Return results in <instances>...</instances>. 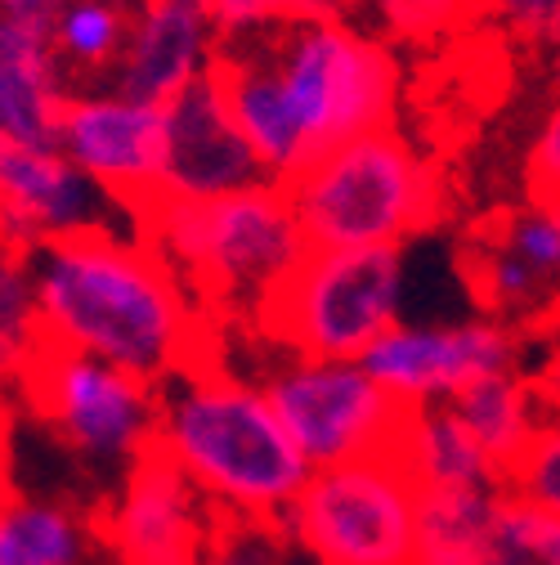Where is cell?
<instances>
[{"mask_svg":"<svg viewBox=\"0 0 560 565\" xmlns=\"http://www.w3.org/2000/svg\"><path fill=\"white\" fill-rule=\"evenodd\" d=\"M158 449L225 521L278 525L314 471L265 386L234 373L220 355L162 382Z\"/></svg>","mask_w":560,"mask_h":565,"instance_id":"obj_2","label":"cell"},{"mask_svg":"<svg viewBox=\"0 0 560 565\" xmlns=\"http://www.w3.org/2000/svg\"><path fill=\"white\" fill-rule=\"evenodd\" d=\"M23 404L82 462L126 471L158 445L162 386L82 350L45 345L19 377Z\"/></svg>","mask_w":560,"mask_h":565,"instance_id":"obj_8","label":"cell"},{"mask_svg":"<svg viewBox=\"0 0 560 565\" xmlns=\"http://www.w3.org/2000/svg\"><path fill=\"white\" fill-rule=\"evenodd\" d=\"M507 489H422L412 565H534L503 530Z\"/></svg>","mask_w":560,"mask_h":565,"instance_id":"obj_18","label":"cell"},{"mask_svg":"<svg viewBox=\"0 0 560 565\" xmlns=\"http://www.w3.org/2000/svg\"><path fill=\"white\" fill-rule=\"evenodd\" d=\"M503 530L534 556V565H560V512H542L520 499H503Z\"/></svg>","mask_w":560,"mask_h":565,"instance_id":"obj_29","label":"cell"},{"mask_svg":"<svg viewBox=\"0 0 560 565\" xmlns=\"http://www.w3.org/2000/svg\"><path fill=\"white\" fill-rule=\"evenodd\" d=\"M220 45L225 41L206 10L180 6V0H134L130 36L108 86L130 99L166 108L189 86L216 73Z\"/></svg>","mask_w":560,"mask_h":565,"instance_id":"obj_16","label":"cell"},{"mask_svg":"<svg viewBox=\"0 0 560 565\" xmlns=\"http://www.w3.org/2000/svg\"><path fill=\"white\" fill-rule=\"evenodd\" d=\"M10 445H14V408L0 386V480H10Z\"/></svg>","mask_w":560,"mask_h":565,"instance_id":"obj_32","label":"cell"},{"mask_svg":"<svg viewBox=\"0 0 560 565\" xmlns=\"http://www.w3.org/2000/svg\"><path fill=\"white\" fill-rule=\"evenodd\" d=\"M63 0H0V19H19V23H50L58 14Z\"/></svg>","mask_w":560,"mask_h":565,"instance_id":"obj_31","label":"cell"},{"mask_svg":"<svg viewBox=\"0 0 560 565\" xmlns=\"http://www.w3.org/2000/svg\"><path fill=\"white\" fill-rule=\"evenodd\" d=\"M453 413L462 417V427L484 445V454L503 471H511L525 458V449L534 445V436L547 427L542 395H538L534 377H525L520 369L466 386L453 399Z\"/></svg>","mask_w":560,"mask_h":565,"instance_id":"obj_21","label":"cell"},{"mask_svg":"<svg viewBox=\"0 0 560 565\" xmlns=\"http://www.w3.org/2000/svg\"><path fill=\"white\" fill-rule=\"evenodd\" d=\"M390 454L403 462L417 489H507V471L462 427L453 404L408 408Z\"/></svg>","mask_w":560,"mask_h":565,"instance_id":"obj_19","label":"cell"},{"mask_svg":"<svg viewBox=\"0 0 560 565\" xmlns=\"http://www.w3.org/2000/svg\"><path fill=\"white\" fill-rule=\"evenodd\" d=\"M534 386L542 395V408H547V422H560V341L551 345L547 364L534 373Z\"/></svg>","mask_w":560,"mask_h":565,"instance_id":"obj_30","label":"cell"},{"mask_svg":"<svg viewBox=\"0 0 560 565\" xmlns=\"http://www.w3.org/2000/svg\"><path fill=\"white\" fill-rule=\"evenodd\" d=\"M403 315V247H310L256 337L310 360H364Z\"/></svg>","mask_w":560,"mask_h":565,"instance_id":"obj_6","label":"cell"},{"mask_svg":"<svg viewBox=\"0 0 560 565\" xmlns=\"http://www.w3.org/2000/svg\"><path fill=\"white\" fill-rule=\"evenodd\" d=\"M462 278L488 319L542 323L560 315V206L525 202L462 243Z\"/></svg>","mask_w":560,"mask_h":565,"instance_id":"obj_13","label":"cell"},{"mask_svg":"<svg viewBox=\"0 0 560 565\" xmlns=\"http://www.w3.org/2000/svg\"><path fill=\"white\" fill-rule=\"evenodd\" d=\"M288 189L310 247H403L444 221L440 167L395 126L327 149Z\"/></svg>","mask_w":560,"mask_h":565,"instance_id":"obj_5","label":"cell"},{"mask_svg":"<svg viewBox=\"0 0 560 565\" xmlns=\"http://www.w3.org/2000/svg\"><path fill=\"white\" fill-rule=\"evenodd\" d=\"M238 45L256 54L310 162L345 139L386 130L395 121L403 86L399 58L381 36L359 32L349 19L288 23Z\"/></svg>","mask_w":560,"mask_h":565,"instance_id":"obj_4","label":"cell"},{"mask_svg":"<svg viewBox=\"0 0 560 565\" xmlns=\"http://www.w3.org/2000/svg\"><path fill=\"white\" fill-rule=\"evenodd\" d=\"M95 543V516L0 480V565H86Z\"/></svg>","mask_w":560,"mask_h":565,"instance_id":"obj_20","label":"cell"},{"mask_svg":"<svg viewBox=\"0 0 560 565\" xmlns=\"http://www.w3.org/2000/svg\"><path fill=\"white\" fill-rule=\"evenodd\" d=\"M260 386L310 467L390 454L408 417L359 360H310L278 350Z\"/></svg>","mask_w":560,"mask_h":565,"instance_id":"obj_9","label":"cell"},{"mask_svg":"<svg viewBox=\"0 0 560 565\" xmlns=\"http://www.w3.org/2000/svg\"><path fill=\"white\" fill-rule=\"evenodd\" d=\"M525 193L529 202L560 206V99L538 117L525 149Z\"/></svg>","mask_w":560,"mask_h":565,"instance_id":"obj_28","label":"cell"},{"mask_svg":"<svg viewBox=\"0 0 560 565\" xmlns=\"http://www.w3.org/2000/svg\"><path fill=\"white\" fill-rule=\"evenodd\" d=\"M403 408L453 404L466 386L520 369V328L503 319L395 323L359 360Z\"/></svg>","mask_w":560,"mask_h":565,"instance_id":"obj_11","label":"cell"},{"mask_svg":"<svg viewBox=\"0 0 560 565\" xmlns=\"http://www.w3.org/2000/svg\"><path fill=\"white\" fill-rule=\"evenodd\" d=\"M225 516L153 445L121 471L112 499L95 512V539L112 565H202Z\"/></svg>","mask_w":560,"mask_h":565,"instance_id":"obj_10","label":"cell"},{"mask_svg":"<svg viewBox=\"0 0 560 565\" xmlns=\"http://www.w3.org/2000/svg\"><path fill=\"white\" fill-rule=\"evenodd\" d=\"M390 41L435 45L480 23V0H368Z\"/></svg>","mask_w":560,"mask_h":565,"instance_id":"obj_24","label":"cell"},{"mask_svg":"<svg viewBox=\"0 0 560 565\" xmlns=\"http://www.w3.org/2000/svg\"><path fill=\"white\" fill-rule=\"evenodd\" d=\"M73 99L50 23L0 19V121L23 145H58V121Z\"/></svg>","mask_w":560,"mask_h":565,"instance_id":"obj_17","label":"cell"},{"mask_svg":"<svg viewBox=\"0 0 560 565\" xmlns=\"http://www.w3.org/2000/svg\"><path fill=\"white\" fill-rule=\"evenodd\" d=\"M260 180H269V175H265L260 158L251 153L216 73L166 104L162 198L202 202V198H220V193H234V189H247Z\"/></svg>","mask_w":560,"mask_h":565,"instance_id":"obj_15","label":"cell"},{"mask_svg":"<svg viewBox=\"0 0 560 565\" xmlns=\"http://www.w3.org/2000/svg\"><path fill=\"white\" fill-rule=\"evenodd\" d=\"M144 238L225 332L251 323L310 256L292 189L260 180L220 198H158L134 216Z\"/></svg>","mask_w":560,"mask_h":565,"instance_id":"obj_3","label":"cell"},{"mask_svg":"<svg viewBox=\"0 0 560 565\" xmlns=\"http://www.w3.org/2000/svg\"><path fill=\"white\" fill-rule=\"evenodd\" d=\"M121 221L134 225L58 145H0V238L36 252L41 243Z\"/></svg>","mask_w":560,"mask_h":565,"instance_id":"obj_14","label":"cell"},{"mask_svg":"<svg viewBox=\"0 0 560 565\" xmlns=\"http://www.w3.org/2000/svg\"><path fill=\"white\" fill-rule=\"evenodd\" d=\"M180 6H197V10H206V0H180Z\"/></svg>","mask_w":560,"mask_h":565,"instance_id":"obj_34","label":"cell"},{"mask_svg":"<svg viewBox=\"0 0 560 565\" xmlns=\"http://www.w3.org/2000/svg\"><path fill=\"white\" fill-rule=\"evenodd\" d=\"M45 350L32 252L0 238V386H19L28 364Z\"/></svg>","mask_w":560,"mask_h":565,"instance_id":"obj_23","label":"cell"},{"mask_svg":"<svg viewBox=\"0 0 560 565\" xmlns=\"http://www.w3.org/2000/svg\"><path fill=\"white\" fill-rule=\"evenodd\" d=\"M480 23L529 50H560V0H480Z\"/></svg>","mask_w":560,"mask_h":565,"instance_id":"obj_26","label":"cell"},{"mask_svg":"<svg viewBox=\"0 0 560 565\" xmlns=\"http://www.w3.org/2000/svg\"><path fill=\"white\" fill-rule=\"evenodd\" d=\"M45 345L82 350L149 382L216 360L225 328L134 230H86L32 252Z\"/></svg>","mask_w":560,"mask_h":565,"instance_id":"obj_1","label":"cell"},{"mask_svg":"<svg viewBox=\"0 0 560 565\" xmlns=\"http://www.w3.org/2000/svg\"><path fill=\"white\" fill-rule=\"evenodd\" d=\"M58 149L134 221L162 198L166 108L130 99L112 86L73 90L58 121Z\"/></svg>","mask_w":560,"mask_h":565,"instance_id":"obj_12","label":"cell"},{"mask_svg":"<svg viewBox=\"0 0 560 565\" xmlns=\"http://www.w3.org/2000/svg\"><path fill=\"white\" fill-rule=\"evenodd\" d=\"M292 10H297V0H206V14H212L225 45L256 41V36L288 28Z\"/></svg>","mask_w":560,"mask_h":565,"instance_id":"obj_27","label":"cell"},{"mask_svg":"<svg viewBox=\"0 0 560 565\" xmlns=\"http://www.w3.org/2000/svg\"><path fill=\"white\" fill-rule=\"evenodd\" d=\"M6 139H10V135H6V121H0V145H6Z\"/></svg>","mask_w":560,"mask_h":565,"instance_id":"obj_35","label":"cell"},{"mask_svg":"<svg viewBox=\"0 0 560 565\" xmlns=\"http://www.w3.org/2000/svg\"><path fill=\"white\" fill-rule=\"evenodd\" d=\"M134 0H63L54 14V50L67 82H104L126 50Z\"/></svg>","mask_w":560,"mask_h":565,"instance_id":"obj_22","label":"cell"},{"mask_svg":"<svg viewBox=\"0 0 560 565\" xmlns=\"http://www.w3.org/2000/svg\"><path fill=\"white\" fill-rule=\"evenodd\" d=\"M507 493L542 512H560V422H547L525 458L507 471Z\"/></svg>","mask_w":560,"mask_h":565,"instance_id":"obj_25","label":"cell"},{"mask_svg":"<svg viewBox=\"0 0 560 565\" xmlns=\"http://www.w3.org/2000/svg\"><path fill=\"white\" fill-rule=\"evenodd\" d=\"M283 565H323V561H314V556H305V552H288Z\"/></svg>","mask_w":560,"mask_h":565,"instance_id":"obj_33","label":"cell"},{"mask_svg":"<svg viewBox=\"0 0 560 565\" xmlns=\"http://www.w3.org/2000/svg\"><path fill=\"white\" fill-rule=\"evenodd\" d=\"M422 489L395 454L314 467L297 503L283 512L292 552L323 565H412Z\"/></svg>","mask_w":560,"mask_h":565,"instance_id":"obj_7","label":"cell"}]
</instances>
